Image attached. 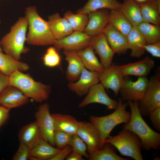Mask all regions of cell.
Wrapping results in <instances>:
<instances>
[{"instance_id": "1", "label": "cell", "mask_w": 160, "mask_h": 160, "mask_svg": "<svg viewBox=\"0 0 160 160\" xmlns=\"http://www.w3.org/2000/svg\"><path fill=\"white\" fill-rule=\"evenodd\" d=\"M131 110L129 121L124 124L123 129L130 131L140 139L143 149L148 150L160 148V134L152 129L147 124L139 109L138 101L127 102Z\"/></svg>"}, {"instance_id": "2", "label": "cell", "mask_w": 160, "mask_h": 160, "mask_svg": "<svg viewBox=\"0 0 160 160\" xmlns=\"http://www.w3.org/2000/svg\"><path fill=\"white\" fill-rule=\"evenodd\" d=\"M28 22L26 42L34 46L54 45L56 39L53 36L47 21L39 14L35 6H29L25 10Z\"/></svg>"}, {"instance_id": "3", "label": "cell", "mask_w": 160, "mask_h": 160, "mask_svg": "<svg viewBox=\"0 0 160 160\" xmlns=\"http://www.w3.org/2000/svg\"><path fill=\"white\" fill-rule=\"evenodd\" d=\"M28 28V22L26 17L25 16L20 17L0 40L2 51L19 60L22 55L28 51L25 46Z\"/></svg>"}, {"instance_id": "4", "label": "cell", "mask_w": 160, "mask_h": 160, "mask_svg": "<svg viewBox=\"0 0 160 160\" xmlns=\"http://www.w3.org/2000/svg\"><path fill=\"white\" fill-rule=\"evenodd\" d=\"M9 85L20 90L28 98L38 103L46 100L49 97L51 87L35 80L29 74L17 71L9 76Z\"/></svg>"}, {"instance_id": "5", "label": "cell", "mask_w": 160, "mask_h": 160, "mask_svg": "<svg viewBox=\"0 0 160 160\" xmlns=\"http://www.w3.org/2000/svg\"><path fill=\"white\" fill-rule=\"evenodd\" d=\"M118 102L117 107L111 113L101 116H92L89 117L90 122L99 132L104 144L116 127L122 123L126 124L130 119L131 113L126 110L127 103H123L120 97Z\"/></svg>"}, {"instance_id": "6", "label": "cell", "mask_w": 160, "mask_h": 160, "mask_svg": "<svg viewBox=\"0 0 160 160\" xmlns=\"http://www.w3.org/2000/svg\"><path fill=\"white\" fill-rule=\"evenodd\" d=\"M115 148L122 156L130 157L135 160H143L141 140L135 134L123 129L117 135L110 136L104 141Z\"/></svg>"}, {"instance_id": "7", "label": "cell", "mask_w": 160, "mask_h": 160, "mask_svg": "<svg viewBox=\"0 0 160 160\" xmlns=\"http://www.w3.org/2000/svg\"><path fill=\"white\" fill-rule=\"evenodd\" d=\"M156 73L149 80L144 94L138 101L139 109L142 116H149L160 107V75L159 72Z\"/></svg>"}, {"instance_id": "8", "label": "cell", "mask_w": 160, "mask_h": 160, "mask_svg": "<svg viewBox=\"0 0 160 160\" xmlns=\"http://www.w3.org/2000/svg\"><path fill=\"white\" fill-rule=\"evenodd\" d=\"M35 117L42 138L55 146L54 136L55 130L49 105L44 103L41 105L35 113Z\"/></svg>"}, {"instance_id": "9", "label": "cell", "mask_w": 160, "mask_h": 160, "mask_svg": "<svg viewBox=\"0 0 160 160\" xmlns=\"http://www.w3.org/2000/svg\"><path fill=\"white\" fill-rule=\"evenodd\" d=\"M148 81L146 77H139L134 81L128 76H124L119 92L122 100L128 102L140 100L144 94Z\"/></svg>"}, {"instance_id": "10", "label": "cell", "mask_w": 160, "mask_h": 160, "mask_svg": "<svg viewBox=\"0 0 160 160\" xmlns=\"http://www.w3.org/2000/svg\"><path fill=\"white\" fill-rule=\"evenodd\" d=\"M92 38L84 32L73 31L66 36L56 40L54 45L58 50L78 52L90 45Z\"/></svg>"}, {"instance_id": "11", "label": "cell", "mask_w": 160, "mask_h": 160, "mask_svg": "<svg viewBox=\"0 0 160 160\" xmlns=\"http://www.w3.org/2000/svg\"><path fill=\"white\" fill-rule=\"evenodd\" d=\"M94 103L105 105L107 109L111 110L116 108L118 102L111 98L106 93L103 85L98 83L90 88L78 107L82 108Z\"/></svg>"}, {"instance_id": "12", "label": "cell", "mask_w": 160, "mask_h": 160, "mask_svg": "<svg viewBox=\"0 0 160 160\" xmlns=\"http://www.w3.org/2000/svg\"><path fill=\"white\" fill-rule=\"evenodd\" d=\"M77 134L86 144L88 154L101 149L104 145L99 132L90 122L81 121Z\"/></svg>"}, {"instance_id": "13", "label": "cell", "mask_w": 160, "mask_h": 160, "mask_svg": "<svg viewBox=\"0 0 160 160\" xmlns=\"http://www.w3.org/2000/svg\"><path fill=\"white\" fill-rule=\"evenodd\" d=\"M109 10L101 9L88 14V21L84 32L92 37L103 33L108 24Z\"/></svg>"}, {"instance_id": "14", "label": "cell", "mask_w": 160, "mask_h": 160, "mask_svg": "<svg viewBox=\"0 0 160 160\" xmlns=\"http://www.w3.org/2000/svg\"><path fill=\"white\" fill-rule=\"evenodd\" d=\"M100 73L84 68L79 78L75 81L70 82L68 88L79 96L85 95L92 87L100 82Z\"/></svg>"}, {"instance_id": "15", "label": "cell", "mask_w": 160, "mask_h": 160, "mask_svg": "<svg viewBox=\"0 0 160 160\" xmlns=\"http://www.w3.org/2000/svg\"><path fill=\"white\" fill-rule=\"evenodd\" d=\"M124 77L118 65L112 63L100 73V82L105 88L112 90L117 95L123 84Z\"/></svg>"}, {"instance_id": "16", "label": "cell", "mask_w": 160, "mask_h": 160, "mask_svg": "<svg viewBox=\"0 0 160 160\" xmlns=\"http://www.w3.org/2000/svg\"><path fill=\"white\" fill-rule=\"evenodd\" d=\"M155 66L153 60L148 56L137 61L118 65L124 77L132 76L138 77H146Z\"/></svg>"}, {"instance_id": "17", "label": "cell", "mask_w": 160, "mask_h": 160, "mask_svg": "<svg viewBox=\"0 0 160 160\" xmlns=\"http://www.w3.org/2000/svg\"><path fill=\"white\" fill-rule=\"evenodd\" d=\"M28 100L20 90L13 86H8L0 93V105L10 110L20 107Z\"/></svg>"}, {"instance_id": "18", "label": "cell", "mask_w": 160, "mask_h": 160, "mask_svg": "<svg viewBox=\"0 0 160 160\" xmlns=\"http://www.w3.org/2000/svg\"><path fill=\"white\" fill-rule=\"evenodd\" d=\"M91 45L99 55L104 68L109 66L115 53L110 46L104 34L92 37Z\"/></svg>"}, {"instance_id": "19", "label": "cell", "mask_w": 160, "mask_h": 160, "mask_svg": "<svg viewBox=\"0 0 160 160\" xmlns=\"http://www.w3.org/2000/svg\"><path fill=\"white\" fill-rule=\"evenodd\" d=\"M103 33L115 54L125 53L129 49L127 36L109 24Z\"/></svg>"}, {"instance_id": "20", "label": "cell", "mask_w": 160, "mask_h": 160, "mask_svg": "<svg viewBox=\"0 0 160 160\" xmlns=\"http://www.w3.org/2000/svg\"><path fill=\"white\" fill-rule=\"evenodd\" d=\"M63 53L68 63L66 78L70 82L75 81L79 78L85 67L77 51L64 50Z\"/></svg>"}, {"instance_id": "21", "label": "cell", "mask_w": 160, "mask_h": 160, "mask_svg": "<svg viewBox=\"0 0 160 160\" xmlns=\"http://www.w3.org/2000/svg\"><path fill=\"white\" fill-rule=\"evenodd\" d=\"M53 118L55 131L64 132L71 135L76 134L81 121L69 114L51 113Z\"/></svg>"}, {"instance_id": "22", "label": "cell", "mask_w": 160, "mask_h": 160, "mask_svg": "<svg viewBox=\"0 0 160 160\" xmlns=\"http://www.w3.org/2000/svg\"><path fill=\"white\" fill-rule=\"evenodd\" d=\"M60 150L41 138L30 148L29 159L50 160Z\"/></svg>"}, {"instance_id": "23", "label": "cell", "mask_w": 160, "mask_h": 160, "mask_svg": "<svg viewBox=\"0 0 160 160\" xmlns=\"http://www.w3.org/2000/svg\"><path fill=\"white\" fill-rule=\"evenodd\" d=\"M47 22L53 36L57 40L64 37L73 31L67 20L58 13L49 16Z\"/></svg>"}, {"instance_id": "24", "label": "cell", "mask_w": 160, "mask_h": 160, "mask_svg": "<svg viewBox=\"0 0 160 160\" xmlns=\"http://www.w3.org/2000/svg\"><path fill=\"white\" fill-rule=\"evenodd\" d=\"M20 143L30 148L35 145L42 138L38 125L36 121L23 126L18 134Z\"/></svg>"}, {"instance_id": "25", "label": "cell", "mask_w": 160, "mask_h": 160, "mask_svg": "<svg viewBox=\"0 0 160 160\" xmlns=\"http://www.w3.org/2000/svg\"><path fill=\"white\" fill-rule=\"evenodd\" d=\"M29 69V65L27 63L0 52V72L4 75L9 76L16 71L23 72Z\"/></svg>"}, {"instance_id": "26", "label": "cell", "mask_w": 160, "mask_h": 160, "mask_svg": "<svg viewBox=\"0 0 160 160\" xmlns=\"http://www.w3.org/2000/svg\"><path fill=\"white\" fill-rule=\"evenodd\" d=\"M129 49L131 50L130 56L139 58L145 52L144 47L147 44L137 26H133L127 36Z\"/></svg>"}, {"instance_id": "27", "label": "cell", "mask_w": 160, "mask_h": 160, "mask_svg": "<svg viewBox=\"0 0 160 160\" xmlns=\"http://www.w3.org/2000/svg\"><path fill=\"white\" fill-rule=\"evenodd\" d=\"M84 66L91 71L102 73L104 68L97 57L94 50L91 45L77 52Z\"/></svg>"}, {"instance_id": "28", "label": "cell", "mask_w": 160, "mask_h": 160, "mask_svg": "<svg viewBox=\"0 0 160 160\" xmlns=\"http://www.w3.org/2000/svg\"><path fill=\"white\" fill-rule=\"evenodd\" d=\"M121 3L117 0H88L76 13L88 15L89 13L101 9L109 10L119 9Z\"/></svg>"}, {"instance_id": "29", "label": "cell", "mask_w": 160, "mask_h": 160, "mask_svg": "<svg viewBox=\"0 0 160 160\" xmlns=\"http://www.w3.org/2000/svg\"><path fill=\"white\" fill-rule=\"evenodd\" d=\"M119 10L133 26H137L143 22L140 6L132 0H124Z\"/></svg>"}, {"instance_id": "30", "label": "cell", "mask_w": 160, "mask_h": 160, "mask_svg": "<svg viewBox=\"0 0 160 160\" xmlns=\"http://www.w3.org/2000/svg\"><path fill=\"white\" fill-rule=\"evenodd\" d=\"M108 24L127 36L133 26L119 10H110Z\"/></svg>"}, {"instance_id": "31", "label": "cell", "mask_w": 160, "mask_h": 160, "mask_svg": "<svg viewBox=\"0 0 160 160\" xmlns=\"http://www.w3.org/2000/svg\"><path fill=\"white\" fill-rule=\"evenodd\" d=\"M140 6L143 22L160 25V9L155 1Z\"/></svg>"}, {"instance_id": "32", "label": "cell", "mask_w": 160, "mask_h": 160, "mask_svg": "<svg viewBox=\"0 0 160 160\" xmlns=\"http://www.w3.org/2000/svg\"><path fill=\"white\" fill-rule=\"evenodd\" d=\"M137 27L147 44L160 41V25L142 22Z\"/></svg>"}, {"instance_id": "33", "label": "cell", "mask_w": 160, "mask_h": 160, "mask_svg": "<svg viewBox=\"0 0 160 160\" xmlns=\"http://www.w3.org/2000/svg\"><path fill=\"white\" fill-rule=\"evenodd\" d=\"M89 160H128L118 155L114 147L108 143H104L101 149L89 154Z\"/></svg>"}, {"instance_id": "34", "label": "cell", "mask_w": 160, "mask_h": 160, "mask_svg": "<svg viewBox=\"0 0 160 160\" xmlns=\"http://www.w3.org/2000/svg\"><path fill=\"white\" fill-rule=\"evenodd\" d=\"M63 17L67 20L73 31H84L88 20L87 15L74 13L71 11H68Z\"/></svg>"}, {"instance_id": "35", "label": "cell", "mask_w": 160, "mask_h": 160, "mask_svg": "<svg viewBox=\"0 0 160 160\" xmlns=\"http://www.w3.org/2000/svg\"><path fill=\"white\" fill-rule=\"evenodd\" d=\"M58 51L54 47H51L47 49L42 57L45 65L49 68H54L60 65L61 58Z\"/></svg>"}, {"instance_id": "36", "label": "cell", "mask_w": 160, "mask_h": 160, "mask_svg": "<svg viewBox=\"0 0 160 160\" xmlns=\"http://www.w3.org/2000/svg\"><path fill=\"white\" fill-rule=\"evenodd\" d=\"M70 145L73 151L80 154L83 157L88 158L89 154L87 147L84 141L77 134L72 136Z\"/></svg>"}, {"instance_id": "37", "label": "cell", "mask_w": 160, "mask_h": 160, "mask_svg": "<svg viewBox=\"0 0 160 160\" xmlns=\"http://www.w3.org/2000/svg\"><path fill=\"white\" fill-rule=\"evenodd\" d=\"M72 135L64 132L55 131L54 136L55 146L61 150L70 145Z\"/></svg>"}, {"instance_id": "38", "label": "cell", "mask_w": 160, "mask_h": 160, "mask_svg": "<svg viewBox=\"0 0 160 160\" xmlns=\"http://www.w3.org/2000/svg\"><path fill=\"white\" fill-rule=\"evenodd\" d=\"M30 148L26 145L20 143L17 151L12 158V160H27L30 157Z\"/></svg>"}, {"instance_id": "39", "label": "cell", "mask_w": 160, "mask_h": 160, "mask_svg": "<svg viewBox=\"0 0 160 160\" xmlns=\"http://www.w3.org/2000/svg\"><path fill=\"white\" fill-rule=\"evenodd\" d=\"M145 51L153 57H160V41L150 44H146L144 47Z\"/></svg>"}, {"instance_id": "40", "label": "cell", "mask_w": 160, "mask_h": 160, "mask_svg": "<svg viewBox=\"0 0 160 160\" xmlns=\"http://www.w3.org/2000/svg\"><path fill=\"white\" fill-rule=\"evenodd\" d=\"M151 124L155 129L160 131V107L153 111L149 116Z\"/></svg>"}, {"instance_id": "41", "label": "cell", "mask_w": 160, "mask_h": 160, "mask_svg": "<svg viewBox=\"0 0 160 160\" xmlns=\"http://www.w3.org/2000/svg\"><path fill=\"white\" fill-rule=\"evenodd\" d=\"M72 151V149L70 145H68L60 151L54 156L52 157L50 160H64Z\"/></svg>"}, {"instance_id": "42", "label": "cell", "mask_w": 160, "mask_h": 160, "mask_svg": "<svg viewBox=\"0 0 160 160\" xmlns=\"http://www.w3.org/2000/svg\"><path fill=\"white\" fill-rule=\"evenodd\" d=\"M10 110L0 105V128L8 120L10 116Z\"/></svg>"}, {"instance_id": "43", "label": "cell", "mask_w": 160, "mask_h": 160, "mask_svg": "<svg viewBox=\"0 0 160 160\" xmlns=\"http://www.w3.org/2000/svg\"><path fill=\"white\" fill-rule=\"evenodd\" d=\"M9 86V76L0 72V93Z\"/></svg>"}, {"instance_id": "44", "label": "cell", "mask_w": 160, "mask_h": 160, "mask_svg": "<svg viewBox=\"0 0 160 160\" xmlns=\"http://www.w3.org/2000/svg\"><path fill=\"white\" fill-rule=\"evenodd\" d=\"M83 157L80 154L72 151L67 157L66 160H84Z\"/></svg>"}, {"instance_id": "45", "label": "cell", "mask_w": 160, "mask_h": 160, "mask_svg": "<svg viewBox=\"0 0 160 160\" xmlns=\"http://www.w3.org/2000/svg\"><path fill=\"white\" fill-rule=\"evenodd\" d=\"M139 5L144 4L148 3L154 1V0H132Z\"/></svg>"}, {"instance_id": "46", "label": "cell", "mask_w": 160, "mask_h": 160, "mask_svg": "<svg viewBox=\"0 0 160 160\" xmlns=\"http://www.w3.org/2000/svg\"><path fill=\"white\" fill-rule=\"evenodd\" d=\"M154 1L158 7L160 9V0H154Z\"/></svg>"}, {"instance_id": "47", "label": "cell", "mask_w": 160, "mask_h": 160, "mask_svg": "<svg viewBox=\"0 0 160 160\" xmlns=\"http://www.w3.org/2000/svg\"><path fill=\"white\" fill-rule=\"evenodd\" d=\"M1 20H0V25L1 24ZM2 50L1 49V46H0V52H2Z\"/></svg>"}]
</instances>
